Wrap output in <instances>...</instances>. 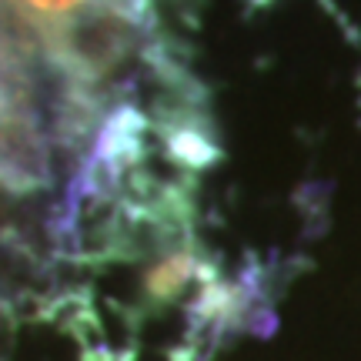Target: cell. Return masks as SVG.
<instances>
[{
	"instance_id": "1",
	"label": "cell",
	"mask_w": 361,
	"mask_h": 361,
	"mask_svg": "<svg viewBox=\"0 0 361 361\" xmlns=\"http://www.w3.org/2000/svg\"><path fill=\"white\" fill-rule=\"evenodd\" d=\"M27 7L40 17H71V13H78L87 0H24Z\"/></svg>"
}]
</instances>
